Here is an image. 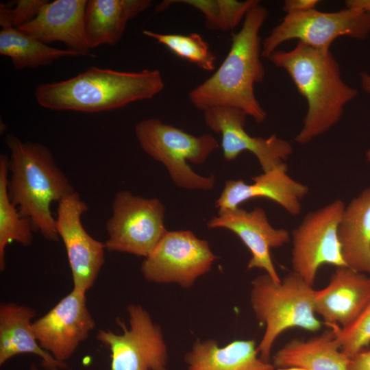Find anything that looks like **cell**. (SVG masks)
Masks as SVG:
<instances>
[{
    "instance_id": "30",
    "label": "cell",
    "mask_w": 370,
    "mask_h": 370,
    "mask_svg": "<svg viewBox=\"0 0 370 370\" xmlns=\"http://www.w3.org/2000/svg\"><path fill=\"white\" fill-rule=\"evenodd\" d=\"M319 2V0H286L282 10L286 14L304 12L316 9Z\"/></svg>"
},
{
    "instance_id": "19",
    "label": "cell",
    "mask_w": 370,
    "mask_h": 370,
    "mask_svg": "<svg viewBox=\"0 0 370 370\" xmlns=\"http://www.w3.org/2000/svg\"><path fill=\"white\" fill-rule=\"evenodd\" d=\"M36 312L29 306L13 302L0 305V365L18 354H32L42 359L47 370L68 369L64 362L56 360L36 340L32 320Z\"/></svg>"
},
{
    "instance_id": "12",
    "label": "cell",
    "mask_w": 370,
    "mask_h": 370,
    "mask_svg": "<svg viewBox=\"0 0 370 370\" xmlns=\"http://www.w3.org/2000/svg\"><path fill=\"white\" fill-rule=\"evenodd\" d=\"M87 204L74 192L58 203L56 226L62 238L71 270L73 288L86 292L95 284L104 264L105 243L84 229L82 215Z\"/></svg>"
},
{
    "instance_id": "23",
    "label": "cell",
    "mask_w": 370,
    "mask_h": 370,
    "mask_svg": "<svg viewBox=\"0 0 370 370\" xmlns=\"http://www.w3.org/2000/svg\"><path fill=\"white\" fill-rule=\"evenodd\" d=\"M275 368L297 367L309 370H349L350 358L340 349L333 330L306 341L293 340L274 355Z\"/></svg>"
},
{
    "instance_id": "10",
    "label": "cell",
    "mask_w": 370,
    "mask_h": 370,
    "mask_svg": "<svg viewBox=\"0 0 370 370\" xmlns=\"http://www.w3.org/2000/svg\"><path fill=\"white\" fill-rule=\"evenodd\" d=\"M217 258L208 242L193 232L167 231L145 258L140 271L149 282L188 288L211 269Z\"/></svg>"
},
{
    "instance_id": "22",
    "label": "cell",
    "mask_w": 370,
    "mask_h": 370,
    "mask_svg": "<svg viewBox=\"0 0 370 370\" xmlns=\"http://www.w3.org/2000/svg\"><path fill=\"white\" fill-rule=\"evenodd\" d=\"M338 237L346 266L370 276V186L345 207Z\"/></svg>"
},
{
    "instance_id": "29",
    "label": "cell",
    "mask_w": 370,
    "mask_h": 370,
    "mask_svg": "<svg viewBox=\"0 0 370 370\" xmlns=\"http://www.w3.org/2000/svg\"><path fill=\"white\" fill-rule=\"evenodd\" d=\"M47 1L46 0H18L14 1L15 7H10L12 27L17 28L32 21Z\"/></svg>"
},
{
    "instance_id": "17",
    "label": "cell",
    "mask_w": 370,
    "mask_h": 370,
    "mask_svg": "<svg viewBox=\"0 0 370 370\" xmlns=\"http://www.w3.org/2000/svg\"><path fill=\"white\" fill-rule=\"evenodd\" d=\"M370 301V276L337 267L329 284L316 290L314 311L331 328L351 324Z\"/></svg>"
},
{
    "instance_id": "32",
    "label": "cell",
    "mask_w": 370,
    "mask_h": 370,
    "mask_svg": "<svg viewBox=\"0 0 370 370\" xmlns=\"http://www.w3.org/2000/svg\"><path fill=\"white\" fill-rule=\"evenodd\" d=\"M345 7L360 9L370 12V0H347Z\"/></svg>"
},
{
    "instance_id": "35",
    "label": "cell",
    "mask_w": 370,
    "mask_h": 370,
    "mask_svg": "<svg viewBox=\"0 0 370 370\" xmlns=\"http://www.w3.org/2000/svg\"><path fill=\"white\" fill-rule=\"evenodd\" d=\"M29 370H39V369H38V367H37L35 365L32 364V365L30 366ZM52 370H61V369H58V368H56V369H52Z\"/></svg>"
},
{
    "instance_id": "36",
    "label": "cell",
    "mask_w": 370,
    "mask_h": 370,
    "mask_svg": "<svg viewBox=\"0 0 370 370\" xmlns=\"http://www.w3.org/2000/svg\"><path fill=\"white\" fill-rule=\"evenodd\" d=\"M365 156L367 160L370 162V149L366 151Z\"/></svg>"
},
{
    "instance_id": "34",
    "label": "cell",
    "mask_w": 370,
    "mask_h": 370,
    "mask_svg": "<svg viewBox=\"0 0 370 370\" xmlns=\"http://www.w3.org/2000/svg\"><path fill=\"white\" fill-rule=\"evenodd\" d=\"M278 370H309L302 367H286V368H279Z\"/></svg>"
},
{
    "instance_id": "5",
    "label": "cell",
    "mask_w": 370,
    "mask_h": 370,
    "mask_svg": "<svg viewBox=\"0 0 370 370\" xmlns=\"http://www.w3.org/2000/svg\"><path fill=\"white\" fill-rule=\"evenodd\" d=\"M315 293L316 290L294 271L279 282L266 273L252 280L251 306L256 318L265 325L258 345L261 359L269 362L273 345L285 330L299 328L317 332L321 329V322L314 311Z\"/></svg>"
},
{
    "instance_id": "15",
    "label": "cell",
    "mask_w": 370,
    "mask_h": 370,
    "mask_svg": "<svg viewBox=\"0 0 370 370\" xmlns=\"http://www.w3.org/2000/svg\"><path fill=\"white\" fill-rule=\"evenodd\" d=\"M208 229L223 228L234 232L251 252L247 269H262L275 282H280L271 258V248H278L288 243V230L273 227L269 223L264 209L255 208L247 211L241 208L234 210H219L217 216L207 223Z\"/></svg>"
},
{
    "instance_id": "6",
    "label": "cell",
    "mask_w": 370,
    "mask_h": 370,
    "mask_svg": "<svg viewBox=\"0 0 370 370\" xmlns=\"http://www.w3.org/2000/svg\"><path fill=\"white\" fill-rule=\"evenodd\" d=\"M134 132L142 149L164 166L175 186L187 190L214 188L213 175H201L187 163L202 164L219 147L212 135L194 136L154 118L137 123Z\"/></svg>"
},
{
    "instance_id": "20",
    "label": "cell",
    "mask_w": 370,
    "mask_h": 370,
    "mask_svg": "<svg viewBox=\"0 0 370 370\" xmlns=\"http://www.w3.org/2000/svg\"><path fill=\"white\" fill-rule=\"evenodd\" d=\"M150 0H88L84 13L86 44L116 45L130 21L148 9Z\"/></svg>"
},
{
    "instance_id": "11",
    "label": "cell",
    "mask_w": 370,
    "mask_h": 370,
    "mask_svg": "<svg viewBox=\"0 0 370 370\" xmlns=\"http://www.w3.org/2000/svg\"><path fill=\"white\" fill-rule=\"evenodd\" d=\"M345 207L342 200L336 199L310 212L292 232L293 271L312 286L321 265L347 267L338 237Z\"/></svg>"
},
{
    "instance_id": "25",
    "label": "cell",
    "mask_w": 370,
    "mask_h": 370,
    "mask_svg": "<svg viewBox=\"0 0 370 370\" xmlns=\"http://www.w3.org/2000/svg\"><path fill=\"white\" fill-rule=\"evenodd\" d=\"M9 158L0 155V270L5 268V253L8 244L15 241L23 246L32 244L34 226L29 218L22 217L11 202L8 193Z\"/></svg>"
},
{
    "instance_id": "18",
    "label": "cell",
    "mask_w": 370,
    "mask_h": 370,
    "mask_svg": "<svg viewBox=\"0 0 370 370\" xmlns=\"http://www.w3.org/2000/svg\"><path fill=\"white\" fill-rule=\"evenodd\" d=\"M86 0L47 1L30 22L17 29L43 43L61 42L79 56L88 54L85 37Z\"/></svg>"
},
{
    "instance_id": "21",
    "label": "cell",
    "mask_w": 370,
    "mask_h": 370,
    "mask_svg": "<svg viewBox=\"0 0 370 370\" xmlns=\"http://www.w3.org/2000/svg\"><path fill=\"white\" fill-rule=\"evenodd\" d=\"M184 361L187 370H275L260 358L254 340H236L223 347L216 340H197Z\"/></svg>"
},
{
    "instance_id": "4",
    "label": "cell",
    "mask_w": 370,
    "mask_h": 370,
    "mask_svg": "<svg viewBox=\"0 0 370 370\" xmlns=\"http://www.w3.org/2000/svg\"><path fill=\"white\" fill-rule=\"evenodd\" d=\"M5 142L10 150L8 193L11 202L22 217L31 220L35 232L48 241H58L51 204L73 193V186L45 146L23 142L12 134Z\"/></svg>"
},
{
    "instance_id": "7",
    "label": "cell",
    "mask_w": 370,
    "mask_h": 370,
    "mask_svg": "<svg viewBox=\"0 0 370 370\" xmlns=\"http://www.w3.org/2000/svg\"><path fill=\"white\" fill-rule=\"evenodd\" d=\"M370 34V12L348 8L325 12L317 9L288 14L262 41V57H269L283 43L297 40L308 47L330 50L340 37L365 40Z\"/></svg>"
},
{
    "instance_id": "2",
    "label": "cell",
    "mask_w": 370,
    "mask_h": 370,
    "mask_svg": "<svg viewBox=\"0 0 370 370\" xmlns=\"http://www.w3.org/2000/svg\"><path fill=\"white\" fill-rule=\"evenodd\" d=\"M260 3L246 14L241 29L232 36L230 51L217 70L188 94L191 103L204 111L218 106L241 109L260 123L267 112L254 93V85L263 81L265 69L261 60L260 30L268 17Z\"/></svg>"
},
{
    "instance_id": "9",
    "label": "cell",
    "mask_w": 370,
    "mask_h": 370,
    "mask_svg": "<svg viewBox=\"0 0 370 370\" xmlns=\"http://www.w3.org/2000/svg\"><path fill=\"white\" fill-rule=\"evenodd\" d=\"M129 327L116 319L122 333L100 329L96 338L110 352V370H168V350L161 328L140 305L127 307Z\"/></svg>"
},
{
    "instance_id": "27",
    "label": "cell",
    "mask_w": 370,
    "mask_h": 370,
    "mask_svg": "<svg viewBox=\"0 0 370 370\" xmlns=\"http://www.w3.org/2000/svg\"><path fill=\"white\" fill-rule=\"evenodd\" d=\"M143 34L204 71H211L215 68V55L210 50L208 43L197 33L171 34L145 29Z\"/></svg>"
},
{
    "instance_id": "3",
    "label": "cell",
    "mask_w": 370,
    "mask_h": 370,
    "mask_svg": "<svg viewBox=\"0 0 370 370\" xmlns=\"http://www.w3.org/2000/svg\"><path fill=\"white\" fill-rule=\"evenodd\" d=\"M164 88L158 69L129 72L94 66L73 77L37 86L35 98L46 109L95 113L152 99Z\"/></svg>"
},
{
    "instance_id": "1",
    "label": "cell",
    "mask_w": 370,
    "mask_h": 370,
    "mask_svg": "<svg viewBox=\"0 0 370 370\" xmlns=\"http://www.w3.org/2000/svg\"><path fill=\"white\" fill-rule=\"evenodd\" d=\"M286 71L307 103L303 127L295 138L304 145L330 130L341 119L345 106L358 90L343 79L338 62L330 50L301 42L288 51L276 50L268 58Z\"/></svg>"
},
{
    "instance_id": "28",
    "label": "cell",
    "mask_w": 370,
    "mask_h": 370,
    "mask_svg": "<svg viewBox=\"0 0 370 370\" xmlns=\"http://www.w3.org/2000/svg\"><path fill=\"white\" fill-rule=\"evenodd\" d=\"M341 350L350 358L370 343V301L345 328H333Z\"/></svg>"
},
{
    "instance_id": "16",
    "label": "cell",
    "mask_w": 370,
    "mask_h": 370,
    "mask_svg": "<svg viewBox=\"0 0 370 370\" xmlns=\"http://www.w3.org/2000/svg\"><path fill=\"white\" fill-rule=\"evenodd\" d=\"M286 164L252 177L253 184L242 180H228L215 206L219 210H234L242 203L254 198H267L281 206L292 215L301 210V200L309 191L308 187L287 174Z\"/></svg>"
},
{
    "instance_id": "31",
    "label": "cell",
    "mask_w": 370,
    "mask_h": 370,
    "mask_svg": "<svg viewBox=\"0 0 370 370\" xmlns=\"http://www.w3.org/2000/svg\"><path fill=\"white\" fill-rule=\"evenodd\" d=\"M349 370H370V349L363 350L351 358Z\"/></svg>"
},
{
    "instance_id": "26",
    "label": "cell",
    "mask_w": 370,
    "mask_h": 370,
    "mask_svg": "<svg viewBox=\"0 0 370 370\" xmlns=\"http://www.w3.org/2000/svg\"><path fill=\"white\" fill-rule=\"evenodd\" d=\"M176 3L197 9L203 14L206 27L223 32L234 29L252 8L260 3L258 0H166L160 3L155 12H162Z\"/></svg>"
},
{
    "instance_id": "8",
    "label": "cell",
    "mask_w": 370,
    "mask_h": 370,
    "mask_svg": "<svg viewBox=\"0 0 370 370\" xmlns=\"http://www.w3.org/2000/svg\"><path fill=\"white\" fill-rule=\"evenodd\" d=\"M112 214L106 221L109 252L147 257L168 231L165 206L156 198H145L127 190L119 191L112 202Z\"/></svg>"
},
{
    "instance_id": "13",
    "label": "cell",
    "mask_w": 370,
    "mask_h": 370,
    "mask_svg": "<svg viewBox=\"0 0 370 370\" xmlns=\"http://www.w3.org/2000/svg\"><path fill=\"white\" fill-rule=\"evenodd\" d=\"M86 293L73 288L48 312L32 323L40 346L60 362H66L95 327L87 307Z\"/></svg>"
},
{
    "instance_id": "14",
    "label": "cell",
    "mask_w": 370,
    "mask_h": 370,
    "mask_svg": "<svg viewBox=\"0 0 370 370\" xmlns=\"http://www.w3.org/2000/svg\"><path fill=\"white\" fill-rule=\"evenodd\" d=\"M203 112L206 125L221 134L223 154L227 161L235 160L243 151H249L266 172L286 164L293 153L291 143L275 134L268 138L250 136L245 129L247 114L240 108L218 106Z\"/></svg>"
},
{
    "instance_id": "24",
    "label": "cell",
    "mask_w": 370,
    "mask_h": 370,
    "mask_svg": "<svg viewBox=\"0 0 370 370\" xmlns=\"http://www.w3.org/2000/svg\"><path fill=\"white\" fill-rule=\"evenodd\" d=\"M0 54L10 58L16 69H36L67 56H79L71 49L49 47L15 27L0 31Z\"/></svg>"
},
{
    "instance_id": "33",
    "label": "cell",
    "mask_w": 370,
    "mask_h": 370,
    "mask_svg": "<svg viewBox=\"0 0 370 370\" xmlns=\"http://www.w3.org/2000/svg\"><path fill=\"white\" fill-rule=\"evenodd\" d=\"M360 82L362 90L370 95V74L367 72H361Z\"/></svg>"
}]
</instances>
